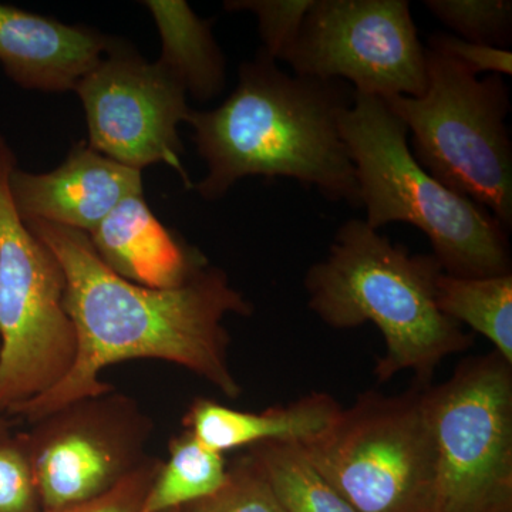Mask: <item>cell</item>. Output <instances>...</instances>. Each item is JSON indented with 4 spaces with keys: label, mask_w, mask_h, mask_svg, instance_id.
<instances>
[{
    "label": "cell",
    "mask_w": 512,
    "mask_h": 512,
    "mask_svg": "<svg viewBox=\"0 0 512 512\" xmlns=\"http://www.w3.org/2000/svg\"><path fill=\"white\" fill-rule=\"evenodd\" d=\"M427 86L420 97L383 100L409 131L417 163L444 187L512 227L510 90L503 77L478 79L427 49Z\"/></svg>",
    "instance_id": "5"
},
{
    "label": "cell",
    "mask_w": 512,
    "mask_h": 512,
    "mask_svg": "<svg viewBox=\"0 0 512 512\" xmlns=\"http://www.w3.org/2000/svg\"><path fill=\"white\" fill-rule=\"evenodd\" d=\"M436 302L448 318L490 340L512 365V274L461 278L440 272Z\"/></svg>",
    "instance_id": "17"
},
{
    "label": "cell",
    "mask_w": 512,
    "mask_h": 512,
    "mask_svg": "<svg viewBox=\"0 0 512 512\" xmlns=\"http://www.w3.org/2000/svg\"><path fill=\"white\" fill-rule=\"evenodd\" d=\"M427 49L454 60L476 76L488 73L503 77L512 73V53L501 47L478 45L454 35L436 33L430 37Z\"/></svg>",
    "instance_id": "24"
},
{
    "label": "cell",
    "mask_w": 512,
    "mask_h": 512,
    "mask_svg": "<svg viewBox=\"0 0 512 512\" xmlns=\"http://www.w3.org/2000/svg\"><path fill=\"white\" fill-rule=\"evenodd\" d=\"M160 461L158 458L148 457L136 471L100 497L72 507L42 512H141L144 497L154 474L157 473Z\"/></svg>",
    "instance_id": "25"
},
{
    "label": "cell",
    "mask_w": 512,
    "mask_h": 512,
    "mask_svg": "<svg viewBox=\"0 0 512 512\" xmlns=\"http://www.w3.org/2000/svg\"><path fill=\"white\" fill-rule=\"evenodd\" d=\"M360 394L328 429L299 444L357 512H433L434 451L426 389Z\"/></svg>",
    "instance_id": "7"
},
{
    "label": "cell",
    "mask_w": 512,
    "mask_h": 512,
    "mask_svg": "<svg viewBox=\"0 0 512 512\" xmlns=\"http://www.w3.org/2000/svg\"><path fill=\"white\" fill-rule=\"evenodd\" d=\"M20 431L0 443V512H42Z\"/></svg>",
    "instance_id": "23"
},
{
    "label": "cell",
    "mask_w": 512,
    "mask_h": 512,
    "mask_svg": "<svg viewBox=\"0 0 512 512\" xmlns=\"http://www.w3.org/2000/svg\"><path fill=\"white\" fill-rule=\"evenodd\" d=\"M353 99L350 84L286 73L259 49L241 63L237 87L221 106L191 110L187 123L208 170L195 191L218 201L244 178H291L359 207L355 167L340 134Z\"/></svg>",
    "instance_id": "2"
},
{
    "label": "cell",
    "mask_w": 512,
    "mask_h": 512,
    "mask_svg": "<svg viewBox=\"0 0 512 512\" xmlns=\"http://www.w3.org/2000/svg\"><path fill=\"white\" fill-rule=\"evenodd\" d=\"M89 238L111 271L148 288H175L208 264L164 227L143 195L121 201Z\"/></svg>",
    "instance_id": "14"
},
{
    "label": "cell",
    "mask_w": 512,
    "mask_h": 512,
    "mask_svg": "<svg viewBox=\"0 0 512 512\" xmlns=\"http://www.w3.org/2000/svg\"><path fill=\"white\" fill-rule=\"evenodd\" d=\"M110 43L97 30L0 3V64L23 89L74 92Z\"/></svg>",
    "instance_id": "13"
},
{
    "label": "cell",
    "mask_w": 512,
    "mask_h": 512,
    "mask_svg": "<svg viewBox=\"0 0 512 512\" xmlns=\"http://www.w3.org/2000/svg\"><path fill=\"white\" fill-rule=\"evenodd\" d=\"M227 473L224 454L184 430L170 440L168 458L160 461L141 512H167L198 503L220 490Z\"/></svg>",
    "instance_id": "18"
},
{
    "label": "cell",
    "mask_w": 512,
    "mask_h": 512,
    "mask_svg": "<svg viewBox=\"0 0 512 512\" xmlns=\"http://www.w3.org/2000/svg\"><path fill=\"white\" fill-rule=\"evenodd\" d=\"M156 22L161 55L156 62L185 93L205 103L220 96L227 83V62L212 33L214 20L202 19L184 0L143 2Z\"/></svg>",
    "instance_id": "16"
},
{
    "label": "cell",
    "mask_w": 512,
    "mask_h": 512,
    "mask_svg": "<svg viewBox=\"0 0 512 512\" xmlns=\"http://www.w3.org/2000/svg\"><path fill=\"white\" fill-rule=\"evenodd\" d=\"M20 431L42 511L106 494L136 471L154 424L136 400L116 389L69 404Z\"/></svg>",
    "instance_id": "10"
},
{
    "label": "cell",
    "mask_w": 512,
    "mask_h": 512,
    "mask_svg": "<svg viewBox=\"0 0 512 512\" xmlns=\"http://www.w3.org/2000/svg\"><path fill=\"white\" fill-rule=\"evenodd\" d=\"M443 272L431 255L410 254L365 220L340 225L328 255L303 279L309 309L329 328L355 329L372 323L386 353L377 362L379 383L412 370L430 384L446 357L474 343L458 323L440 311L436 279Z\"/></svg>",
    "instance_id": "3"
},
{
    "label": "cell",
    "mask_w": 512,
    "mask_h": 512,
    "mask_svg": "<svg viewBox=\"0 0 512 512\" xmlns=\"http://www.w3.org/2000/svg\"><path fill=\"white\" fill-rule=\"evenodd\" d=\"M248 456L286 512H357L295 443H262Z\"/></svg>",
    "instance_id": "19"
},
{
    "label": "cell",
    "mask_w": 512,
    "mask_h": 512,
    "mask_svg": "<svg viewBox=\"0 0 512 512\" xmlns=\"http://www.w3.org/2000/svg\"><path fill=\"white\" fill-rule=\"evenodd\" d=\"M286 63L296 76L342 80L382 100L420 97L427 86L407 0H315Z\"/></svg>",
    "instance_id": "9"
},
{
    "label": "cell",
    "mask_w": 512,
    "mask_h": 512,
    "mask_svg": "<svg viewBox=\"0 0 512 512\" xmlns=\"http://www.w3.org/2000/svg\"><path fill=\"white\" fill-rule=\"evenodd\" d=\"M167 512H187V511H185L184 508H178V510L167 511Z\"/></svg>",
    "instance_id": "27"
},
{
    "label": "cell",
    "mask_w": 512,
    "mask_h": 512,
    "mask_svg": "<svg viewBox=\"0 0 512 512\" xmlns=\"http://www.w3.org/2000/svg\"><path fill=\"white\" fill-rule=\"evenodd\" d=\"M313 2L315 0H228L224 9L252 13L258 22L262 52L275 62H288Z\"/></svg>",
    "instance_id": "21"
},
{
    "label": "cell",
    "mask_w": 512,
    "mask_h": 512,
    "mask_svg": "<svg viewBox=\"0 0 512 512\" xmlns=\"http://www.w3.org/2000/svg\"><path fill=\"white\" fill-rule=\"evenodd\" d=\"M52 249L66 278L64 306L76 330V359L50 392L20 407L10 419L26 423L114 389L106 367L127 360L173 363L214 386L228 399L242 387L229 365L225 319L252 315V305L210 264L175 288H148L121 278L101 261L89 235L45 221L23 222Z\"/></svg>",
    "instance_id": "1"
},
{
    "label": "cell",
    "mask_w": 512,
    "mask_h": 512,
    "mask_svg": "<svg viewBox=\"0 0 512 512\" xmlns=\"http://www.w3.org/2000/svg\"><path fill=\"white\" fill-rule=\"evenodd\" d=\"M365 222L380 231L413 225L443 272L461 278L512 274L508 231L491 212L444 187L413 157L409 131L379 97L355 92L340 119Z\"/></svg>",
    "instance_id": "4"
},
{
    "label": "cell",
    "mask_w": 512,
    "mask_h": 512,
    "mask_svg": "<svg viewBox=\"0 0 512 512\" xmlns=\"http://www.w3.org/2000/svg\"><path fill=\"white\" fill-rule=\"evenodd\" d=\"M424 6L466 42L501 49L511 45V0H426Z\"/></svg>",
    "instance_id": "20"
},
{
    "label": "cell",
    "mask_w": 512,
    "mask_h": 512,
    "mask_svg": "<svg viewBox=\"0 0 512 512\" xmlns=\"http://www.w3.org/2000/svg\"><path fill=\"white\" fill-rule=\"evenodd\" d=\"M16 431H13L12 419L9 417H0V443L12 440Z\"/></svg>",
    "instance_id": "26"
},
{
    "label": "cell",
    "mask_w": 512,
    "mask_h": 512,
    "mask_svg": "<svg viewBox=\"0 0 512 512\" xmlns=\"http://www.w3.org/2000/svg\"><path fill=\"white\" fill-rule=\"evenodd\" d=\"M187 512H286L248 454L228 467L227 480L212 494L184 507Z\"/></svg>",
    "instance_id": "22"
},
{
    "label": "cell",
    "mask_w": 512,
    "mask_h": 512,
    "mask_svg": "<svg viewBox=\"0 0 512 512\" xmlns=\"http://www.w3.org/2000/svg\"><path fill=\"white\" fill-rule=\"evenodd\" d=\"M16 156L0 134V417L57 386L76 359L59 259L20 220L9 192Z\"/></svg>",
    "instance_id": "6"
},
{
    "label": "cell",
    "mask_w": 512,
    "mask_h": 512,
    "mask_svg": "<svg viewBox=\"0 0 512 512\" xmlns=\"http://www.w3.org/2000/svg\"><path fill=\"white\" fill-rule=\"evenodd\" d=\"M9 192L20 220L92 234L121 201L143 195L141 171L77 143L50 173L12 171Z\"/></svg>",
    "instance_id": "12"
},
{
    "label": "cell",
    "mask_w": 512,
    "mask_h": 512,
    "mask_svg": "<svg viewBox=\"0 0 512 512\" xmlns=\"http://www.w3.org/2000/svg\"><path fill=\"white\" fill-rule=\"evenodd\" d=\"M342 406L328 393H311L288 406L241 412L210 399H195L184 414V430L205 447L225 454L262 443L305 444L323 433Z\"/></svg>",
    "instance_id": "15"
},
{
    "label": "cell",
    "mask_w": 512,
    "mask_h": 512,
    "mask_svg": "<svg viewBox=\"0 0 512 512\" xmlns=\"http://www.w3.org/2000/svg\"><path fill=\"white\" fill-rule=\"evenodd\" d=\"M89 130V146L134 170L165 164L192 188L178 127L191 109L187 93L157 62L130 43L111 39L99 63L77 83Z\"/></svg>",
    "instance_id": "11"
},
{
    "label": "cell",
    "mask_w": 512,
    "mask_h": 512,
    "mask_svg": "<svg viewBox=\"0 0 512 512\" xmlns=\"http://www.w3.org/2000/svg\"><path fill=\"white\" fill-rule=\"evenodd\" d=\"M433 512H512V365L495 350L427 386Z\"/></svg>",
    "instance_id": "8"
}]
</instances>
